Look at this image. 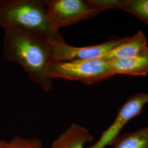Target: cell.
Returning a JSON list of instances; mask_svg holds the SVG:
<instances>
[{"label":"cell","mask_w":148,"mask_h":148,"mask_svg":"<svg viewBox=\"0 0 148 148\" xmlns=\"http://www.w3.org/2000/svg\"><path fill=\"white\" fill-rule=\"evenodd\" d=\"M117 9L132 14L148 25V0H119Z\"/></svg>","instance_id":"8fae6325"},{"label":"cell","mask_w":148,"mask_h":148,"mask_svg":"<svg viewBox=\"0 0 148 148\" xmlns=\"http://www.w3.org/2000/svg\"><path fill=\"white\" fill-rule=\"evenodd\" d=\"M148 103V92H139L131 95L119 109L111 125L103 132L95 144L87 148H105L112 144L128 122L139 115Z\"/></svg>","instance_id":"8992f818"},{"label":"cell","mask_w":148,"mask_h":148,"mask_svg":"<svg viewBox=\"0 0 148 148\" xmlns=\"http://www.w3.org/2000/svg\"><path fill=\"white\" fill-rule=\"evenodd\" d=\"M148 54L147 38L142 31L137 32L99 58L105 60L132 58Z\"/></svg>","instance_id":"52a82bcc"},{"label":"cell","mask_w":148,"mask_h":148,"mask_svg":"<svg viewBox=\"0 0 148 148\" xmlns=\"http://www.w3.org/2000/svg\"><path fill=\"white\" fill-rule=\"evenodd\" d=\"M49 75L53 79L62 78L93 85L115 75L108 60L97 58L69 62H55L50 66Z\"/></svg>","instance_id":"277c9868"},{"label":"cell","mask_w":148,"mask_h":148,"mask_svg":"<svg viewBox=\"0 0 148 148\" xmlns=\"http://www.w3.org/2000/svg\"><path fill=\"white\" fill-rule=\"evenodd\" d=\"M4 30L5 58L19 64L43 90H51L53 79L49 70L53 61L48 38L19 27H7Z\"/></svg>","instance_id":"6da1fadb"},{"label":"cell","mask_w":148,"mask_h":148,"mask_svg":"<svg viewBox=\"0 0 148 148\" xmlns=\"http://www.w3.org/2000/svg\"><path fill=\"white\" fill-rule=\"evenodd\" d=\"M128 37H117L101 44L85 46L75 47L65 42L64 39L48 38L51 48L53 63L69 62L99 58L125 41Z\"/></svg>","instance_id":"5b68a950"},{"label":"cell","mask_w":148,"mask_h":148,"mask_svg":"<svg viewBox=\"0 0 148 148\" xmlns=\"http://www.w3.org/2000/svg\"><path fill=\"white\" fill-rule=\"evenodd\" d=\"M0 26L3 29L19 27L48 38L63 39L48 24L45 1L0 0Z\"/></svg>","instance_id":"7a4b0ae2"},{"label":"cell","mask_w":148,"mask_h":148,"mask_svg":"<svg viewBox=\"0 0 148 148\" xmlns=\"http://www.w3.org/2000/svg\"><path fill=\"white\" fill-rule=\"evenodd\" d=\"M48 24L53 32L79 21L90 19L103 12L92 0L45 1Z\"/></svg>","instance_id":"3957f363"},{"label":"cell","mask_w":148,"mask_h":148,"mask_svg":"<svg viewBox=\"0 0 148 148\" xmlns=\"http://www.w3.org/2000/svg\"><path fill=\"white\" fill-rule=\"evenodd\" d=\"M113 144V148H148V126L117 138Z\"/></svg>","instance_id":"30bf717a"},{"label":"cell","mask_w":148,"mask_h":148,"mask_svg":"<svg viewBox=\"0 0 148 148\" xmlns=\"http://www.w3.org/2000/svg\"><path fill=\"white\" fill-rule=\"evenodd\" d=\"M0 148H43V145L37 138H24L14 136L9 141L0 140Z\"/></svg>","instance_id":"7c38bea8"},{"label":"cell","mask_w":148,"mask_h":148,"mask_svg":"<svg viewBox=\"0 0 148 148\" xmlns=\"http://www.w3.org/2000/svg\"><path fill=\"white\" fill-rule=\"evenodd\" d=\"M106 60L114 75L144 76L148 74V54L130 58Z\"/></svg>","instance_id":"9c48e42d"},{"label":"cell","mask_w":148,"mask_h":148,"mask_svg":"<svg viewBox=\"0 0 148 148\" xmlns=\"http://www.w3.org/2000/svg\"><path fill=\"white\" fill-rule=\"evenodd\" d=\"M93 138L88 130L79 124L73 123L60 134L51 148H84Z\"/></svg>","instance_id":"ba28073f"}]
</instances>
